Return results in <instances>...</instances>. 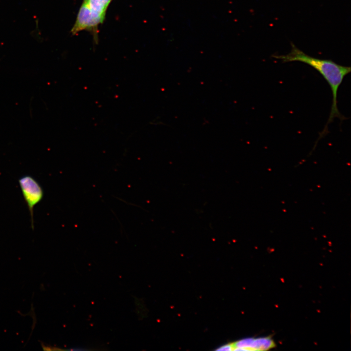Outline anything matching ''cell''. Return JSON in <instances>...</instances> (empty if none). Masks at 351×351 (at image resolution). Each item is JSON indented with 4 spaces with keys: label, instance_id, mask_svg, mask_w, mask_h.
Instances as JSON below:
<instances>
[{
    "label": "cell",
    "instance_id": "obj_1",
    "mask_svg": "<svg viewBox=\"0 0 351 351\" xmlns=\"http://www.w3.org/2000/svg\"><path fill=\"white\" fill-rule=\"evenodd\" d=\"M290 53L285 55H273V57L280 59L283 62L300 61L307 64L317 70L329 84L332 92V104L327 122L323 130L319 134L317 141L328 133L329 125L335 118L341 121L346 118L339 112L337 107V92L345 77L351 71L350 66H343L330 59H323L311 57L298 49L291 43Z\"/></svg>",
    "mask_w": 351,
    "mask_h": 351
},
{
    "label": "cell",
    "instance_id": "obj_2",
    "mask_svg": "<svg viewBox=\"0 0 351 351\" xmlns=\"http://www.w3.org/2000/svg\"><path fill=\"white\" fill-rule=\"evenodd\" d=\"M113 0H82L73 26V35L86 30L93 36L98 42V27L105 19L107 10Z\"/></svg>",
    "mask_w": 351,
    "mask_h": 351
},
{
    "label": "cell",
    "instance_id": "obj_3",
    "mask_svg": "<svg viewBox=\"0 0 351 351\" xmlns=\"http://www.w3.org/2000/svg\"><path fill=\"white\" fill-rule=\"evenodd\" d=\"M19 184L30 212L31 227L33 230L34 208L43 199L44 192L40 184L30 175H24L21 176L19 179Z\"/></svg>",
    "mask_w": 351,
    "mask_h": 351
},
{
    "label": "cell",
    "instance_id": "obj_4",
    "mask_svg": "<svg viewBox=\"0 0 351 351\" xmlns=\"http://www.w3.org/2000/svg\"><path fill=\"white\" fill-rule=\"evenodd\" d=\"M275 347L270 337L243 339L222 346L218 350L267 351Z\"/></svg>",
    "mask_w": 351,
    "mask_h": 351
}]
</instances>
